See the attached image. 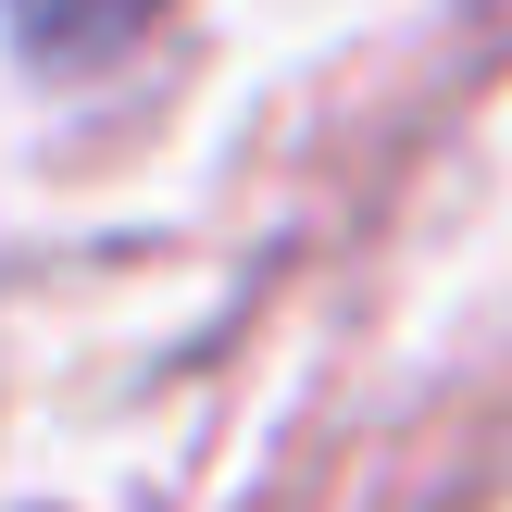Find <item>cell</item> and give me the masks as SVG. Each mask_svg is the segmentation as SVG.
Returning <instances> with one entry per match:
<instances>
[{"label": "cell", "mask_w": 512, "mask_h": 512, "mask_svg": "<svg viewBox=\"0 0 512 512\" xmlns=\"http://www.w3.org/2000/svg\"><path fill=\"white\" fill-rule=\"evenodd\" d=\"M150 13H163V0H13V38L38 50V63H113Z\"/></svg>", "instance_id": "cell-1"}]
</instances>
